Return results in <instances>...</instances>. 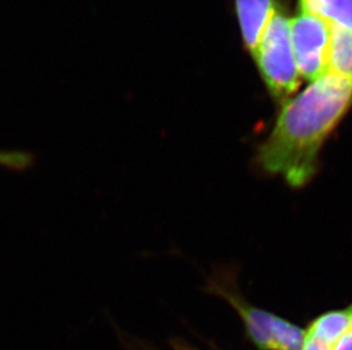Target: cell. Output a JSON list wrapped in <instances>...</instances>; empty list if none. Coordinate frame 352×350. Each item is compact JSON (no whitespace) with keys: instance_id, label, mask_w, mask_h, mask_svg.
<instances>
[{"instance_id":"6da1fadb","label":"cell","mask_w":352,"mask_h":350,"mask_svg":"<svg viewBox=\"0 0 352 350\" xmlns=\"http://www.w3.org/2000/svg\"><path fill=\"white\" fill-rule=\"evenodd\" d=\"M352 108V80L334 73L310 82L282 104L273 129L256 149V163L292 188L318 172L326 141Z\"/></svg>"},{"instance_id":"7a4b0ae2","label":"cell","mask_w":352,"mask_h":350,"mask_svg":"<svg viewBox=\"0 0 352 350\" xmlns=\"http://www.w3.org/2000/svg\"><path fill=\"white\" fill-rule=\"evenodd\" d=\"M252 56L274 100L283 104L296 95L301 76L293 55L291 19L279 3Z\"/></svg>"},{"instance_id":"3957f363","label":"cell","mask_w":352,"mask_h":350,"mask_svg":"<svg viewBox=\"0 0 352 350\" xmlns=\"http://www.w3.org/2000/svg\"><path fill=\"white\" fill-rule=\"evenodd\" d=\"M208 290L223 298L242 318L246 334L260 350H301L305 330L289 320L256 307L243 298L227 275L208 281Z\"/></svg>"},{"instance_id":"277c9868","label":"cell","mask_w":352,"mask_h":350,"mask_svg":"<svg viewBox=\"0 0 352 350\" xmlns=\"http://www.w3.org/2000/svg\"><path fill=\"white\" fill-rule=\"evenodd\" d=\"M332 27L314 14L299 12L291 19V43L301 79L313 82L329 73Z\"/></svg>"},{"instance_id":"5b68a950","label":"cell","mask_w":352,"mask_h":350,"mask_svg":"<svg viewBox=\"0 0 352 350\" xmlns=\"http://www.w3.org/2000/svg\"><path fill=\"white\" fill-rule=\"evenodd\" d=\"M275 0H235L236 15L243 43L250 53H254L263 30L273 16Z\"/></svg>"},{"instance_id":"8992f818","label":"cell","mask_w":352,"mask_h":350,"mask_svg":"<svg viewBox=\"0 0 352 350\" xmlns=\"http://www.w3.org/2000/svg\"><path fill=\"white\" fill-rule=\"evenodd\" d=\"M352 325V303L348 307L319 315L305 330L306 336L333 348Z\"/></svg>"},{"instance_id":"52a82bcc","label":"cell","mask_w":352,"mask_h":350,"mask_svg":"<svg viewBox=\"0 0 352 350\" xmlns=\"http://www.w3.org/2000/svg\"><path fill=\"white\" fill-rule=\"evenodd\" d=\"M329 72L352 80V31L332 27Z\"/></svg>"},{"instance_id":"ba28073f","label":"cell","mask_w":352,"mask_h":350,"mask_svg":"<svg viewBox=\"0 0 352 350\" xmlns=\"http://www.w3.org/2000/svg\"><path fill=\"white\" fill-rule=\"evenodd\" d=\"M309 14L322 17L332 27L352 31V0H322Z\"/></svg>"},{"instance_id":"9c48e42d","label":"cell","mask_w":352,"mask_h":350,"mask_svg":"<svg viewBox=\"0 0 352 350\" xmlns=\"http://www.w3.org/2000/svg\"><path fill=\"white\" fill-rule=\"evenodd\" d=\"M34 155L21 150H1L0 149V167L12 171H25L34 164Z\"/></svg>"},{"instance_id":"30bf717a","label":"cell","mask_w":352,"mask_h":350,"mask_svg":"<svg viewBox=\"0 0 352 350\" xmlns=\"http://www.w3.org/2000/svg\"><path fill=\"white\" fill-rule=\"evenodd\" d=\"M301 350H333V348L326 346L320 341L316 340L314 338L306 336L305 334V340H303L302 349Z\"/></svg>"},{"instance_id":"8fae6325","label":"cell","mask_w":352,"mask_h":350,"mask_svg":"<svg viewBox=\"0 0 352 350\" xmlns=\"http://www.w3.org/2000/svg\"><path fill=\"white\" fill-rule=\"evenodd\" d=\"M322 0H299V10L309 13L317 3H322Z\"/></svg>"},{"instance_id":"7c38bea8","label":"cell","mask_w":352,"mask_h":350,"mask_svg":"<svg viewBox=\"0 0 352 350\" xmlns=\"http://www.w3.org/2000/svg\"><path fill=\"white\" fill-rule=\"evenodd\" d=\"M183 349H185V350H194V349H190V348H183Z\"/></svg>"}]
</instances>
